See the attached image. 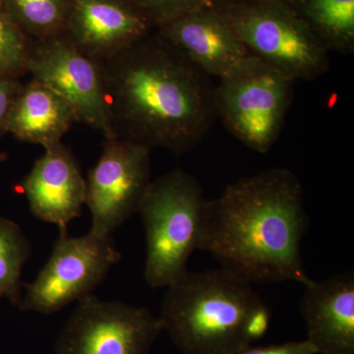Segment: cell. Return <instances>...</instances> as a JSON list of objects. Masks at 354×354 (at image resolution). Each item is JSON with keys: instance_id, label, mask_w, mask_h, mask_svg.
Wrapping results in <instances>:
<instances>
[{"instance_id": "obj_7", "label": "cell", "mask_w": 354, "mask_h": 354, "mask_svg": "<svg viewBox=\"0 0 354 354\" xmlns=\"http://www.w3.org/2000/svg\"><path fill=\"white\" fill-rule=\"evenodd\" d=\"M121 260L111 235L88 232L70 236L59 230L53 252L27 291L18 308L51 315L67 305L92 295Z\"/></svg>"}, {"instance_id": "obj_16", "label": "cell", "mask_w": 354, "mask_h": 354, "mask_svg": "<svg viewBox=\"0 0 354 354\" xmlns=\"http://www.w3.org/2000/svg\"><path fill=\"white\" fill-rule=\"evenodd\" d=\"M328 51L354 53V0H286Z\"/></svg>"}, {"instance_id": "obj_6", "label": "cell", "mask_w": 354, "mask_h": 354, "mask_svg": "<svg viewBox=\"0 0 354 354\" xmlns=\"http://www.w3.org/2000/svg\"><path fill=\"white\" fill-rule=\"evenodd\" d=\"M251 55L293 80L319 78L329 69V51L286 0L216 3Z\"/></svg>"}, {"instance_id": "obj_23", "label": "cell", "mask_w": 354, "mask_h": 354, "mask_svg": "<svg viewBox=\"0 0 354 354\" xmlns=\"http://www.w3.org/2000/svg\"><path fill=\"white\" fill-rule=\"evenodd\" d=\"M216 3H235V2H255L264 1V0H213Z\"/></svg>"}, {"instance_id": "obj_20", "label": "cell", "mask_w": 354, "mask_h": 354, "mask_svg": "<svg viewBox=\"0 0 354 354\" xmlns=\"http://www.w3.org/2000/svg\"><path fill=\"white\" fill-rule=\"evenodd\" d=\"M153 26L164 25L186 14L215 6L213 0H129Z\"/></svg>"}, {"instance_id": "obj_12", "label": "cell", "mask_w": 354, "mask_h": 354, "mask_svg": "<svg viewBox=\"0 0 354 354\" xmlns=\"http://www.w3.org/2000/svg\"><path fill=\"white\" fill-rule=\"evenodd\" d=\"M158 34L208 77L220 79L251 55L216 6L158 26Z\"/></svg>"}, {"instance_id": "obj_1", "label": "cell", "mask_w": 354, "mask_h": 354, "mask_svg": "<svg viewBox=\"0 0 354 354\" xmlns=\"http://www.w3.org/2000/svg\"><path fill=\"white\" fill-rule=\"evenodd\" d=\"M102 64L114 136L183 155L208 131L216 114L209 77L158 32Z\"/></svg>"}, {"instance_id": "obj_9", "label": "cell", "mask_w": 354, "mask_h": 354, "mask_svg": "<svg viewBox=\"0 0 354 354\" xmlns=\"http://www.w3.org/2000/svg\"><path fill=\"white\" fill-rule=\"evenodd\" d=\"M151 150L127 140L104 138L101 157L86 180L90 232L111 235L135 213L151 180Z\"/></svg>"}, {"instance_id": "obj_18", "label": "cell", "mask_w": 354, "mask_h": 354, "mask_svg": "<svg viewBox=\"0 0 354 354\" xmlns=\"http://www.w3.org/2000/svg\"><path fill=\"white\" fill-rule=\"evenodd\" d=\"M32 253V245L17 223L0 218V299L15 306L22 300L21 274Z\"/></svg>"}, {"instance_id": "obj_5", "label": "cell", "mask_w": 354, "mask_h": 354, "mask_svg": "<svg viewBox=\"0 0 354 354\" xmlns=\"http://www.w3.org/2000/svg\"><path fill=\"white\" fill-rule=\"evenodd\" d=\"M218 80L214 100L225 127L247 148L269 152L285 125L295 81L254 55Z\"/></svg>"}, {"instance_id": "obj_15", "label": "cell", "mask_w": 354, "mask_h": 354, "mask_svg": "<svg viewBox=\"0 0 354 354\" xmlns=\"http://www.w3.org/2000/svg\"><path fill=\"white\" fill-rule=\"evenodd\" d=\"M76 113L64 97L32 79L23 85L7 118L6 132L26 143L44 149L62 143L74 123Z\"/></svg>"}, {"instance_id": "obj_24", "label": "cell", "mask_w": 354, "mask_h": 354, "mask_svg": "<svg viewBox=\"0 0 354 354\" xmlns=\"http://www.w3.org/2000/svg\"><path fill=\"white\" fill-rule=\"evenodd\" d=\"M0 7H1V6H0Z\"/></svg>"}, {"instance_id": "obj_11", "label": "cell", "mask_w": 354, "mask_h": 354, "mask_svg": "<svg viewBox=\"0 0 354 354\" xmlns=\"http://www.w3.org/2000/svg\"><path fill=\"white\" fill-rule=\"evenodd\" d=\"M152 27L129 0H70L64 35L85 55L104 62L150 35Z\"/></svg>"}, {"instance_id": "obj_22", "label": "cell", "mask_w": 354, "mask_h": 354, "mask_svg": "<svg viewBox=\"0 0 354 354\" xmlns=\"http://www.w3.org/2000/svg\"><path fill=\"white\" fill-rule=\"evenodd\" d=\"M235 354H317L315 348L307 341L290 342L281 344L254 346Z\"/></svg>"}, {"instance_id": "obj_21", "label": "cell", "mask_w": 354, "mask_h": 354, "mask_svg": "<svg viewBox=\"0 0 354 354\" xmlns=\"http://www.w3.org/2000/svg\"><path fill=\"white\" fill-rule=\"evenodd\" d=\"M22 87L18 78L0 77V135L6 133L7 118Z\"/></svg>"}, {"instance_id": "obj_17", "label": "cell", "mask_w": 354, "mask_h": 354, "mask_svg": "<svg viewBox=\"0 0 354 354\" xmlns=\"http://www.w3.org/2000/svg\"><path fill=\"white\" fill-rule=\"evenodd\" d=\"M6 12L36 41L64 34L70 0H4Z\"/></svg>"}, {"instance_id": "obj_14", "label": "cell", "mask_w": 354, "mask_h": 354, "mask_svg": "<svg viewBox=\"0 0 354 354\" xmlns=\"http://www.w3.org/2000/svg\"><path fill=\"white\" fill-rule=\"evenodd\" d=\"M300 313L317 354H354V272L304 286Z\"/></svg>"}, {"instance_id": "obj_13", "label": "cell", "mask_w": 354, "mask_h": 354, "mask_svg": "<svg viewBox=\"0 0 354 354\" xmlns=\"http://www.w3.org/2000/svg\"><path fill=\"white\" fill-rule=\"evenodd\" d=\"M32 216L66 230L86 204V180L62 143L44 149L22 184Z\"/></svg>"}, {"instance_id": "obj_4", "label": "cell", "mask_w": 354, "mask_h": 354, "mask_svg": "<svg viewBox=\"0 0 354 354\" xmlns=\"http://www.w3.org/2000/svg\"><path fill=\"white\" fill-rule=\"evenodd\" d=\"M207 200L200 183L183 169L152 180L138 213L146 236L144 278L151 288H167L185 274L200 249Z\"/></svg>"}, {"instance_id": "obj_19", "label": "cell", "mask_w": 354, "mask_h": 354, "mask_svg": "<svg viewBox=\"0 0 354 354\" xmlns=\"http://www.w3.org/2000/svg\"><path fill=\"white\" fill-rule=\"evenodd\" d=\"M32 44L19 26L0 7V77L18 78L27 72Z\"/></svg>"}, {"instance_id": "obj_10", "label": "cell", "mask_w": 354, "mask_h": 354, "mask_svg": "<svg viewBox=\"0 0 354 354\" xmlns=\"http://www.w3.org/2000/svg\"><path fill=\"white\" fill-rule=\"evenodd\" d=\"M27 72L68 102L78 122L115 137L106 106L102 62L85 55L64 34L32 44Z\"/></svg>"}, {"instance_id": "obj_3", "label": "cell", "mask_w": 354, "mask_h": 354, "mask_svg": "<svg viewBox=\"0 0 354 354\" xmlns=\"http://www.w3.org/2000/svg\"><path fill=\"white\" fill-rule=\"evenodd\" d=\"M160 319L183 354H235L268 332L271 313L247 283L227 270L187 271L167 286Z\"/></svg>"}, {"instance_id": "obj_2", "label": "cell", "mask_w": 354, "mask_h": 354, "mask_svg": "<svg viewBox=\"0 0 354 354\" xmlns=\"http://www.w3.org/2000/svg\"><path fill=\"white\" fill-rule=\"evenodd\" d=\"M304 191L290 169L274 167L230 184L207 201L199 250L251 283H311L301 257L307 230Z\"/></svg>"}, {"instance_id": "obj_8", "label": "cell", "mask_w": 354, "mask_h": 354, "mask_svg": "<svg viewBox=\"0 0 354 354\" xmlns=\"http://www.w3.org/2000/svg\"><path fill=\"white\" fill-rule=\"evenodd\" d=\"M162 332L160 319L148 309L91 295L72 312L55 354H149Z\"/></svg>"}]
</instances>
